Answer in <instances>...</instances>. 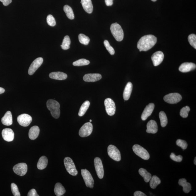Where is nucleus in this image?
<instances>
[{"label": "nucleus", "instance_id": "obj_1", "mask_svg": "<svg viewBox=\"0 0 196 196\" xmlns=\"http://www.w3.org/2000/svg\"><path fill=\"white\" fill-rule=\"evenodd\" d=\"M157 42L156 36L152 35L142 36L139 40L137 43V48L140 51H146L153 47Z\"/></svg>", "mask_w": 196, "mask_h": 196}, {"label": "nucleus", "instance_id": "obj_2", "mask_svg": "<svg viewBox=\"0 0 196 196\" xmlns=\"http://www.w3.org/2000/svg\"><path fill=\"white\" fill-rule=\"evenodd\" d=\"M47 106L53 117L58 119L60 117V105L58 101L54 100H49L47 102Z\"/></svg>", "mask_w": 196, "mask_h": 196}, {"label": "nucleus", "instance_id": "obj_3", "mask_svg": "<svg viewBox=\"0 0 196 196\" xmlns=\"http://www.w3.org/2000/svg\"><path fill=\"white\" fill-rule=\"evenodd\" d=\"M112 35L118 42L123 40L124 33L121 26L117 23L112 24L110 28Z\"/></svg>", "mask_w": 196, "mask_h": 196}, {"label": "nucleus", "instance_id": "obj_4", "mask_svg": "<svg viewBox=\"0 0 196 196\" xmlns=\"http://www.w3.org/2000/svg\"><path fill=\"white\" fill-rule=\"evenodd\" d=\"M64 161L65 166L67 172L72 176H76L78 174V171L77 170L72 159L69 157H65Z\"/></svg>", "mask_w": 196, "mask_h": 196}, {"label": "nucleus", "instance_id": "obj_5", "mask_svg": "<svg viewBox=\"0 0 196 196\" xmlns=\"http://www.w3.org/2000/svg\"><path fill=\"white\" fill-rule=\"evenodd\" d=\"M133 150L137 156L144 160H148L150 155L148 151L142 147L137 144L134 145L133 147Z\"/></svg>", "mask_w": 196, "mask_h": 196}, {"label": "nucleus", "instance_id": "obj_6", "mask_svg": "<svg viewBox=\"0 0 196 196\" xmlns=\"http://www.w3.org/2000/svg\"><path fill=\"white\" fill-rule=\"evenodd\" d=\"M108 154L113 160L116 161H120L121 160V153L117 147L110 145L108 148Z\"/></svg>", "mask_w": 196, "mask_h": 196}, {"label": "nucleus", "instance_id": "obj_7", "mask_svg": "<svg viewBox=\"0 0 196 196\" xmlns=\"http://www.w3.org/2000/svg\"><path fill=\"white\" fill-rule=\"evenodd\" d=\"M81 173L87 187L93 188L94 181L89 171L86 169H82Z\"/></svg>", "mask_w": 196, "mask_h": 196}, {"label": "nucleus", "instance_id": "obj_8", "mask_svg": "<svg viewBox=\"0 0 196 196\" xmlns=\"http://www.w3.org/2000/svg\"><path fill=\"white\" fill-rule=\"evenodd\" d=\"M93 125L90 122L85 123L82 126L79 132V136L81 137H85L90 135L93 131Z\"/></svg>", "mask_w": 196, "mask_h": 196}, {"label": "nucleus", "instance_id": "obj_9", "mask_svg": "<svg viewBox=\"0 0 196 196\" xmlns=\"http://www.w3.org/2000/svg\"><path fill=\"white\" fill-rule=\"evenodd\" d=\"M163 99L167 103L175 104L180 101L182 97L179 93H171L165 96Z\"/></svg>", "mask_w": 196, "mask_h": 196}, {"label": "nucleus", "instance_id": "obj_10", "mask_svg": "<svg viewBox=\"0 0 196 196\" xmlns=\"http://www.w3.org/2000/svg\"><path fill=\"white\" fill-rule=\"evenodd\" d=\"M104 104L106 112L108 115L112 116L115 113L116 108L115 104L114 101L110 98H107L105 100Z\"/></svg>", "mask_w": 196, "mask_h": 196}, {"label": "nucleus", "instance_id": "obj_11", "mask_svg": "<svg viewBox=\"0 0 196 196\" xmlns=\"http://www.w3.org/2000/svg\"><path fill=\"white\" fill-rule=\"evenodd\" d=\"M27 165L26 163H21L15 165L13 170L16 174L20 176H23L27 172Z\"/></svg>", "mask_w": 196, "mask_h": 196}, {"label": "nucleus", "instance_id": "obj_12", "mask_svg": "<svg viewBox=\"0 0 196 196\" xmlns=\"http://www.w3.org/2000/svg\"><path fill=\"white\" fill-rule=\"evenodd\" d=\"M17 121L20 125L27 127L29 126L32 121V118L27 114H23L18 116Z\"/></svg>", "mask_w": 196, "mask_h": 196}, {"label": "nucleus", "instance_id": "obj_13", "mask_svg": "<svg viewBox=\"0 0 196 196\" xmlns=\"http://www.w3.org/2000/svg\"><path fill=\"white\" fill-rule=\"evenodd\" d=\"M94 165L96 172L100 179L103 178L104 175V170L103 163L101 159L96 157L94 160Z\"/></svg>", "mask_w": 196, "mask_h": 196}, {"label": "nucleus", "instance_id": "obj_14", "mask_svg": "<svg viewBox=\"0 0 196 196\" xmlns=\"http://www.w3.org/2000/svg\"><path fill=\"white\" fill-rule=\"evenodd\" d=\"M43 62V59L42 58H38L32 62L28 69V73L30 75H33L39 68L42 65Z\"/></svg>", "mask_w": 196, "mask_h": 196}, {"label": "nucleus", "instance_id": "obj_15", "mask_svg": "<svg viewBox=\"0 0 196 196\" xmlns=\"http://www.w3.org/2000/svg\"><path fill=\"white\" fill-rule=\"evenodd\" d=\"M164 56L163 53L160 51L154 53L151 58L154 66H157L161 64L163 62Z\"/></svg>", "mask_w": 196, "mask_h": 196}, {"label": "nucleus", "instance_id": "obj_16", "mask_svg": "<svg viewBox=\"0 0 196 196\" xmlns=\"http://www.w3.org/2000/svg\"><path fill=\"white\" fill-rule=\"evenodd\" d=\"M2 134L3 139L7 142L12 141L14 139V132L11 129H5L2 131Z\"/></svg>", "mask_w": 196, "mask_h": 196}, {"label": "nucleus", "instance_id": "obj_17", "mask_svg": "<svg viewBox=\"0 0 196 196\" xmlns=\"http://www.w3.org/2000/svg\"><path fill=\"white\" fill-rule=\"evenodd\" d=\"M195 64L192 63H184L180 66L179 70L180 72L186 73L194 70L196 68Z\"/></svg>", "mask_w": 196, "mask_h": 196}, {"label": "nucleus", "instance_id": "obj_18", "mask_svg": "<svg viewBox=\"0 0 196 196\" xmlns=\"http://www.w3.org/2000/svg\"><path fill=\"white\" fill-rule=\"evenodd\" d=\"M102 78L100 74L98 73H90L86 74L83 77V80L87 82H94L99 81Z\"/></svg>", "mask_w": 196, "mask_h": 196}, {"label": "nucleus", "instance_id": "obj_19", "mask_svg": "<svg viewBox=\"0 0 196 196\" xmlns=\"http://www.w3.org/2000/svg\"><path fill=\"white\" fill-rule=\"evenodd\" d=\"M154 108L153 103H150L146 106L142 114L141 118L143 121H145L152 114Z\"/></svg>", "mask_w": 196, "mask_h": 196}, {"label": "nucleus", "instance_id": "obj_20", "mask_svg": "<svg viewBox=\"0 0 196 196\" xmlns=\"http://www.w3.org/2000/svg\"><path fill=\"white\" fill-rule=\"evenodd\" d=\"M158 125L156 121L151 120L147 125L146 132L149 133L155 134L158 132Z\"/></svg>", "mask_w": 196, "mask_h": 196}, {"label": "nucleus", "instance_id": "obj_21", "mask_svg": "<svg viewBox=\"0 0 196 196\" xmlns=\"http://www.w3.org/2000/svg\"><path fill=\"white\" fill-rule=\"evenodd\" d=\"M81 3L83 9L88 14H91L93 11V6L91 0H81Z\"/></svg>", "mask_w": 196, "mask_h": 196}, {"label": "nucleus", "instance_id": "obj_22", "mask_svg": "<svg viewBox=\"0 0 196 196\" xmlns=\"http://www.w3.org/2000/svg\"><path fill=\"white\" fill-rule=\"evenodd\" d=\"M2 123L6 126L11 125L13 124V117L11 112L7 111L1 119Z\"/></svg>", "mask_w": 196, "mask_h": 196}, {"label": "nucleus", "instance_id": "obj_23", "mask_svg": "<svg viewBox=\"0 0 196 196\" xmlns=\"http://www.w3.org/2000/svg\"><path fill=\"white\" fill-rule=\"evenodd\" d=\"M40 133V129L38 126H34L30 129L28 133L31 140H35L38 138Z\"/></svg>", "mask_w": 196, "mask_h": 196}, {"label": "nucleus", "instance_id": "obj_24", "mask_svg": "<svg viewBox=\"0 0 196 196\" xmlns=\"http://www.w3.org/2000/svg\"><path fill=\"white\" fill-rule=\"evenodd\" d=\"M49 77L52 79L62 80L67 79V75L62 72H52L49 74Z\"/></svg>", "mask_w": 196, "mask_h": 196}, {"label": "nucleus", "instance_id": "obj_25", "mask_svg": "<svg viewBox=\"0 0 196 196\" xmlns=\"http://www.w3.org/2000/svg\"><path fill=\"white\" fill-rule=\"evenodd\" d=\"M179 185L183 187V191L186 193H188L191 190V186L189 183L187 182V180L185 178H182L179 180Z\"/></svg>", "mask_w": 196, "mask_h": 196}, {"label": "nucleus", "instance_id": "obj_26", "mask_svg": "<svg viewBox=\"0 0 196 196\" xmlns=\"http://www.w3.org/2000/svg\"><path fill=\"white\" fill-rule=\"evenodd\" d=\"M133 89V85L131 82H128L124 89L123 93V98L125 100H128L129 99Z\"/></svg>", "mask_w": 196, "mask_h": 196}, {"label": "nucleus", "instance_id": "obj_27", "mask_svg": "<svg viewBox=\"0 0 196 196\" xmlns=\"http://www.w3.org/2000/svg\"><path fill=\"white\" fill-rule=\"evenodd\" d=\"M48 163L47 158L46 156H43L39 160L37 167L39 170H43L47 166Z\"/></svg>", "mask_w": 196, "mask_h": 196}, {"label": "nucleus", "instance_id": "obj_28", "mask_svg": "<svg viewBox=\"0 0 196 196\" xmlns=\"http://www.w3.org/2000/svg\"><path fill=\"white\" fill-rule=\"evenodd\" d=\"M66 190L62 184L57 183L55 185L54 192L57 196H62L65 193Z\"/></svg>", "mask_w": 196, "mask_h": 196}, {"label": "nucleus", "instance_id": "obj_29", "mask_svg": "<svg viewBox=\"0 0 196 196\" xmlns=\"http://www.w3.org/2000/svg\"><path fill=\"white\" fill-rule=\"evenodd\" d=\"M139 173L141 176L143 177L144 181L146 183L149 182L152 178V175L151 174L144 168L140 169L139 170Z\"/></svg>", "mask_w": 196, "mask_h": 196}, {"label": "nucleus", "instance_id": "obj_30", "mask_svg": "<svg viewBox=\"0 0 196 196\" xmlns=\"http://www.w3.org/2000/svg\"><path fill=\"white\" fill-rule=\"evenodd\" d=\"M90 103L88 101H86L84 102L82 105L79 112V116L80 117L84 115L87 110L88 109Z\"/></svg>", "mask_w": 196, "mask_h": 196}, {"label": "nucleus", "instance_id": "obj_31", "mask_svg": "<svg viewBox=\"0 0 196 196\" xmlns=\"http://www.w3.org/2000/svg\"><path fill=\"white\" fill-rule=\"evenodd\" d=\"M63 10L69 19L73 20L74 19L75 16L73 10L69 6L66 5L63 7Z\"/></svg>", "mask_w": 196, "mask_h": 196}, {"label": "nucleus", "instance_id": "obj_32", "mask_svg": "<svg viewBox=\"0 0 196 196\" xmlns=\"http://www.w3.org/2000/svg\"><path fill=\"white\" fill-rule=\"evenodd\" d=\"M150 186L151 188L155 189L157 186L160 184L161 181L160 178L156 175H153L150 180Z\"/></svg>", "mask_w": 196, "mask_h": 196}, {"label": "nucleus", "instance_id": "obj_33", "mask_svg": "<svg viewBox=\"0 0 196 196\" xmlns=\"http://www.w3.org/2000/svg\"><path fill=\"white\" fill-rule=\"evenodd\" d=\"M159 117L161 121V126L162 127H165L168 123V120L166 114L164 112L161 111L159 113Z\"/></svg>", "mask_w": 196, "mask_h": 196}, {"label": "nucleus", "instance_id": "obj_34", "mask_svg": "<svg viewBox=\"0 0 196 196\" xmlns=\"http://www.w3.org/2000/svg\"><path fill=\"white\" fill-rule=\"evenodd\" d=\"M71 40L69 37L68 36H65L64 37V39L63 40L62 44L61 47L63 50H67L70 48V45L71 44Z\"/></svg>", "mask_w": 196, "mask_h": 196}, {"label": "nucleus", "instance_id": "obj_35", "mask_svg": "<svg viewBox=\"0 0 196 196\" xmlns=\"http://www.w3.org/2000/svg\"><path fill=\"white\" fill-rule=\"evenodd\" d=\"M78 38L81 44L85 45H88L90 42V39L88 37L86 36L84 34H80Z\"/></svg>", "mask_w": 196, "mask_h": 196}, {"label": "nucleus", "instance_id": "obj_36", "mask_svg": "<svg viewBox=\"0 0 196 196\" xmlns=\"http://www.w3.org/2000/svg\"><path fill=\"white\" fill-rule=\"evenodd\" d=\"M89 64L90 62L89 60L84 59H81L73 62V65L75 66H82L88 65Z\"/></svg>", "mask_w": 196, "mask_h": 196}, {"label": "nucleus", "instance_id": "obj_37", "mask_svg": "<svg viewBox=\"0 0 196 196\" xmlns=\"http://www.w3.org/2000/svg\"><path fill=\"white\" fill-rule=\"evenodd\" d=\"M190 110V109L188 106H186L181 110L180 112V115L183 118H187L188 116Z\"/></svg>", "mask_w": 196, "mask_h": 196}, {"label": "nucleus", "instance_id": "obj_38", "mask_svg": "<svg viewBox=\"0 0 196 196\" xmlns=\"http://www.w3.org/2000/svg\"><path fill=\"white\" fill-rule=\"evenodd\" d=\"M188 41L190 44L195 49H196V35L194 34L190 35L188 36Z\"/></svg>", "mask_w": 196, "mask_h": 196}, {"label": "nucleus", "instance_id": "obj_39", "mask_svg": "<svg viewBox=\"0 0 196 196\" xmlns=\"http://www.w3.org/2000/svg\"><path fill=\"white\" fill-rule=\"evenodd\" d=\"M104 43L106 49L109 52L110 54L112 55H113L115 53V51H114V48L110 45L109 42L107 40H105L104 42Z\"/></svg>", "mask_w": 196, "mask_h": 196}, {"label": "nucleus", "instance_id": "obj_40", "mask_svg": "<svg viewBox=\"0 0 196 196\" xmlns=\"http://www.w3.org/2000/svg\"><path fill=\"white\" fill-rule=\"evenodd\" d=\"M47 22L49 26L54 27L56 25V22L54 16L49 15L47 18Z\"/></svg>", "mask_w": 196, "mask_h": 196}, {"label": "nucleus", "instance_id": "obj_41", "mask_svg": "<svg viewBox=\"0 0 196 196\" xmlns=\"http://www.w3.org/2000/svg\"><path fill=\"white\" fill-rule=\"evenodd\" d=\"M11 189L12 193L14 196H20V194L18 189L17 186L14 183L11 184Z\"/></svg>", "mask_w": 196, "mask_h": 196}, {"label": "nucleus", "instance_id": "obj_42", "mask_svg": "<svg viewBox=\"0 0 196 196\" xmlns=\"http://www.w3.org/2000/svg\"><path fill=\"white\" fill-rule=\"evenodd\" d=\"M176 143L177 146L181 147L183 150L186 149L188 146L187 143L185 141L181 139L177 140Z\"/></svg>", "mask_w": 196, "mask_h": 196}, {"label": "nucleus", "instance_id": "obj_43", "mask_svg": "<svg viewBox=\"0 0 196 196\" xmlns=\"http://www.w3.org/2000/svg\"><path fill=\"white\" fill-rule=\"evenodd\" d=\"M170 158L171 160L177 162H181L183 160V157L181 155L176 156L173 153H171L170 156Z\"/></svg>", "mask_w": 196, "mask_h": 196}, {"label": "nucleus", "instance_id": "obj_44", "mask_svg": "<svg viewBox=\"0 0 196 196\" xmlns=\"http://www.w3.org/2000/svg\"><path fill=\"white\" fill-rule=\"evenodd\" d=\"M28 196H39L36 190L35 189H32L28 192L27 194Z\"/></svg>", "mask_w": 196, "mask_h": 196}, {"label": "nucleus", "instance_id": "obj_45", "mask_svg": "<svg viewBox=\"0 0 196 196\" xmlns=\"http://www.w3.org/2000/svg\"><path fill=\"white\" fill-rule=\"evenodd\" d=\"M12 0H0L5 6H7L11 3Z\"/></svg>", "mask_w": 196, "mask_h": 196}, {"label": "nucleus", "instance_id": "obj_46", "mask_svg": "<svg viewBox=\"0 0 196 196\" xmlns=\"http://www.w3.org/2000/svg\"><path fill=\"white\" fill-rule=\"evenodd\" d=\"M134 196H146L145 194L140 191H136L134 193Z\"/></svg>", "mask_w": 196, "mask_h": 196}, {"label": "nucleus", "instance_id": "obj_47", "mask_svg": "<svg viewBox=\"0 0 196 196\" xmlns=\"http://www.w3.org/2000/svg\"><path fill=\"white\" fill-rule=\"evenodd\" d=\"M113 0H105L106 5L108 6L113 5Z\"/></svg>", "mask_w": 196, "mask_h": 196}, {"label": "nucleus", "instance_id": "obj_48", "mask_svg": "<svg viewBox=\"0 0 196 196\" xmlns=\"http://www.w3.org/2000/svg\"><path fill=\"white\" fill-rule=\"evenodd\" d=\"M5 89L2 88L0 87V94H2L5 92Z\"/></svg>", "mask_w": 196, "mask_h": 196}, {"label": "nucleus", "instance_id": "obj_49", "mask_svg": "<svg viewBox=\"0 0 196 196\" xmlns=\"http://www.w3.org/2000/svg\"><path fill=\"white\" fill-rule=\"evenodd\" d=\"M196 157H195V158L194 160V164L195 165H196Z\"/></svg>", "mask_w": 196, "mask_h": 196}, {"label": "nucleus", "instance_id": "obj_50", "mask_svg": "<svg viewBox=\"0 0 196 196\" xmlns=\"http://www.w3.org/2000/svg\"><path fill=\"white\" fill-rule=\"evenodd\" d=\"M151 1H153V2H156V1H157V0H151Z\"/></svg>", "mask_w": 196, "mask_h": 196}, {"label": "nucleus", "instance_id": "obj_51", "mask_svg": "<svg viewBox=\"0 0 196 196\" xmlns=\"http://www.w3.org/2000/svg\"><path fill=\"white\" fill-rule=\"evenodd\" d=\"M92 122V120H90V122Z\"/></svg>", "mask_w": 196, "mask_h": 196}]
</instances>
